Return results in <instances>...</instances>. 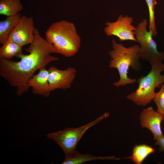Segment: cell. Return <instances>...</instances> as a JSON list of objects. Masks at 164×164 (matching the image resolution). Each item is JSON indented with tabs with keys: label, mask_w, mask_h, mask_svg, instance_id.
Segmentation results:
<instances>
[{
	"label": "cell",
	"mask_w": 164,
	"mask_h": 164,
	"mask_svg": "<svg viewBox=\"0 0 164 164\" xmlns=\"http://www.w3.org/2000/svg\"><path fill=\"white\" fill-rule=\"evenodd\" d=\"M34 34L33 41L25 49L29 54L22 53L16 56L20 59L19 61L0 58V76L11 86L16 88L18 96L28 91L27 83L36 70L59 60L51 55L58 53L57 51L41 36L37 28H35Z\"/></svg>",
	"instance_id": "cell-1"
},
{
	"label": "cell",
	"mask_w": 164,
	"mask_h": 164,
	"mask_svg": "<svg viewBox=\"0 0 164 164\" xmlns=\"http://www.w3.org/2000/svg\"><path fill=\"white\" fill-rule=\"evenodd\" d=\"M112 49L109 52L111 58L109 66L118 70L120 77L118 81L113 83V85L119 87H125L127 84H134L137 81L136 79L128 77V71L130 67L136 71L141 70L142 64L139 61L140 45L135 44L126 47L112 39Z\"/></svg>",
	"instance_id": "cell-2"
},
{
	"label": "cell",
	"mask_w": 164,
	"mask_h": 164,
	"mask_svg": "<svg viewBox=\"0 0 164 164\" xmlns=\"http://www.w3.org/2000/svg\"><path fill=\"white\" fill-rule=\"evenodd\" d=\"M45 37L59 54L66 57L74 55L80 46L81 39L75 25L65 20L51 25L45 32Z\"/></svg>",
	"instance_id": "cell-3"
},
{
	"label": "cell",
	"mask_w": 164,
	"mask_h": 164,
	"mask_svg": "<svg viewBox=\"0 0 164 164\" xmlns=\"http://www.w3.org/2000/svg\"><path fill=\"white\" fill-rule=\"evenodd\" d=\"M150 63V71L146 76L138 78V88L126 97L127 99L139 106L144 107L150 103L155 95V88L160 87L164 84V64L158 61Z\"/></svg>",
	"instance_id": "cell-4"
},
{
	"label": "cell",
	"mask_w": 164,
	"mask_h": 164,
	"mask_svg": "<svg viewBox=\"0 0 164 164\" xmlns=\"http://www.w3.org/2000/svg\"><path fill=\"white\" fill-rule=\"evenodd\" d=\"M109 115L106 112L93 121L76 128H67L57 132L49 133L47 137L56 142L62 149L65 158L70 157L75 151V147L85 132Z\"/></svg>",
	"instance_id": "cell-5"
},
{
	"label": "cell",
	"mask_w": 164,
	"mask_h": 164,
	"mask_svg": "<svg viewBox=\"0 0 164 164\" xmlns=\"http://www.w3.org/2000/svg\"><path fill=\"white\" fill-rule=\"evenodd\" d=\"M148 23L147 19H144L138 23L135 31V38L140 46V59L149 63L153 61L162 63L164 61V52L158 51L152 32L147 30Z\"/></svg>",
	"instance_id": "cell-6"
},
{
	"label": "cell",
	"mask_w": 164,
	"mask_h": 164,
	"mask_svg": "<svg viewBox=\"0 0 164 164\" xmlns=\"http://www.w3.org/2000/svg\"><path fill=\"white\" fill-rule=\"evenodd\" d=\"M133 21L131 16L120 15L116 21L106 22L104 31L107 36H116L121 41L131 40L137 42L135 36V27L132 24Z\"/></svg>",
	"instance_id": "cell-7"
},
{
	"label": "cell",
	"mask_w": 164,
	"mask_h": 164,
	"mask_svg": "<svg viewBox=\"0 0 164 164\" xmlns=\"http://www.w3.org/2000/svg\"><path fill=\"white\" fill-rule=\"evenodd\" d=\"M35 29L33 18L22 15L10 33L9 39L22 47L30 44L34 38Z\"/></svg>",
	"instance_id": "cell-8"
},
{
	"label": "cell",
	"mask_w": 164,
	"mask_h": 164,
	"mask_svg": "<svg viewBox=\"0 0 164 164\" xmlns=\"http://www.w3.org/2000/svg\"><path fill=\"white\" fill-rule=\"evenodd\" d=\"M48 80L51 92L59 89L70 88L76 77L77 71L73 67L61 70L53 66L48 70Z\"/></svg>",
	"instance_id": "cell-9"
},
{
	"label": "cell",
	"mask_w": 164,
	"mask_h": 164,
	"mask_svg": "<svg viewBox=\"0 0 164 164\" xmlns=\"http://www.w3.org/2000/svg\"><path fill=\"white\" fill-rule=\"evenodd\" d=\"M163 118V115L155 111L152 106L143 109L140 113V125L142 127L146 128L151 132L154 140H156L164 135L161 126Z\"/></svg>",
	"instance_id": "cell-10"
},
{
	"label": "cell",
	"mask_w": 164,
	"mask_h": 164,
	"mask_svg": "<svg viewBox=\"0 0 164 164\" xmlns=\"http://www.w3.org/2000/svg\"><path fill=\"white\" fill-rule=\"evenodd\" d=\"M39 73L34 75L28 81L27 85L32 88V93L34 94L48 97L50 91L48 80V72L46 67L40 69Z\"/></svg>",
	"instance_id": "cell-11"
},
{
	"label": "cell",
	"mask_w": 164,
	"mask_h": 164,
	"mask_svg": "<svg viewBox=\"0 0 164 164\" xmlns=\"http://www.w3.org/2000/svg\"><path fill=\"white\" fill-rule=\"evenodd\" d=\"M114 156H93L90 154H81L78 151H75L71 156L65 159L62 164H81L88 161L96 160H117L122 159Z\"/></svg>",
	"instance_id": "cell-12"
},
{
	"label": "cell",
	"mask_w": 164,
	"mask_h": 164,
	"mask_svg": "<svg viewBox=\"0 0 164 164\" xmlns=\"http://www.w3.org/2000/svg\"><path fill=\"white\" fill-rule=\"evenodd\" d=\"M21 16L20 14L7 16L0 22V43L3 44L8 39L9 36L18 22Z\"/></svg>",
	"instance_id": "cell-13"
},
{
	"label": "cell",
	"mask_w": 164,
	"mask_h": 164,
	"mask_svg": "<svg viewBox=\"0 0 164 164\" xmlns=\"http://www.w3.org/2000/svg\"><path fill=\"white\" fill-rule=\"evenodd\" d=\"M2 44L0 48V58L10 60L23 53L22 47L9 39Z\"/></svg>",
	"instance_id": "cell-14"
},
{
	"label": "cell",
	"mask_w": 164,
	"mask_h": 164,
	"mask_svg": "<svg viewBox=\"0 0 164 164\" xmlns=\"http://www.w3.org/2000/svg\"><path fill=\"white\" fill-rule=\"evenodd\" d=\"M155 152L154 149L149 145L145 144L136 145L133 148L132 155L125 159H130L135 164H141L149 154Z\"/></svg>",
	"instance_id": "cell-15"
},
{
	"label": "cell",
	"mask_w": 164,
	"mask_h": 164,
	"mask_svg": "<svg viewBox=\"0 0 164 164\" xmlns=\"http://www.w3.org/2000/svg\"><path fill=\"white\" fill-rule=\"evenodd\" d=\"M23 9L20 0H0V14L7 16L18 13Z\"/></svg>",
	"instance_id": "cell-16"
},
{
	"label": "cell",
	"mask_w": 164,
	"mask_h": 164,
	"mask_svg": "<svg viewBox=\"0 0 164 164\" xmlns=\"http://www.w3.org/2000/svg\"><path fill=\"white\" fill-rule=\"evenodd\" d=\"M149 13V31L152 32L153 36L156 37L157 34L156 29L155 14V7L157 2L156 0H145Z\"/></svg>",
	"instance_id": "cell-17"
},
{
	"label": "cell",
	"mask_w": 164,
	"mask_h": 164,
	"mask_svg": "<svg viewBox=\"0 0 164 164\" xmlns=\"http://www.w3.org/2000/svg\"><path fill=\"white\" fill-rule=\"evenodd\" d=\"M159 91L156 93L153 99L157 107L156 111L164 115V84H162Z\"/></svg>",
	"instance_id": "cell-18"
},
{
	"label": "cell",
	"mask_w": 164,
	"mask_h": 164,
	"mask_svg": "<svg viewBox=\"0 0 164 164\" xmlns=\"http://www.w3.org/2000/svg\"><path fill=\"white\" fill-rule=\"evenodd\" d=\"M154 145L159 147V151L160 152H164V135L156 140Z\"/></svg>",
	"instance_id": "cell-19"
},
{
	"label": "cell",
	"mask_w": 164,
	"mask_h": 164,
	"mask_svg": "<svg viewBox=\"0 0 164 164\" xmlns=\"http://www.w3.org/2000/svg\"><path fill=\"white\" fill-rule=\"evenodd\" d=\"M163 121H164V115H163Z\"/></svg>",
	"instance_id": "cell-20"
},
{
	"label": "cell",
	"mask_w": 164,
	"mask_h": 164,
	"mask_svg": "<svg viewBox=\"0 0 164 164\" xmlns=\"http://www.w3.org/2000/svg\"><path fill=\"white\" fill-rule=\"evenodd\" d=\"M163 44H164V42H163Z\"/></svg>",
	"instance_id": "cell-21"
}]
</instances>
